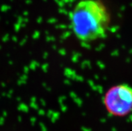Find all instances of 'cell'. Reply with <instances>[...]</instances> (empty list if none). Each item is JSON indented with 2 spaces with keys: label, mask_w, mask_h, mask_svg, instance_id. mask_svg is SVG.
<instances>
[{
  "label": "cell",
  "mask_w": 132,
  "mask_h": 131,
  "mask_svg": "<svg viewBox=\"0 0 132 131\" xmlns=\"http://www.w3.org/2000/svg\"><path fill=\"white\" fill-rule=\"evenodd\" d=\"M70 20L76 38L80 42L90 43L105 37L111 15L101 0H81L72 10Z\"/></svg>",
  "instance_id": "6da1fadb"
},
{
  "label": "cell",
  "mask_w": 132,
  "mask_h": 131,
  "mask_svg": "<svg viewBox=\"0 0 132 131\" xmlns=\"http://www.w3.org/2000/svg\"><path fill=\"white\" fill-rule=\"evenodd\" d=\"M103 104L111 115L123 117L132 112V86L121 84L109 88L103 97Z\"/></svg>",
  "instance_id": "7a4b0ae2"
}]
</instances>
